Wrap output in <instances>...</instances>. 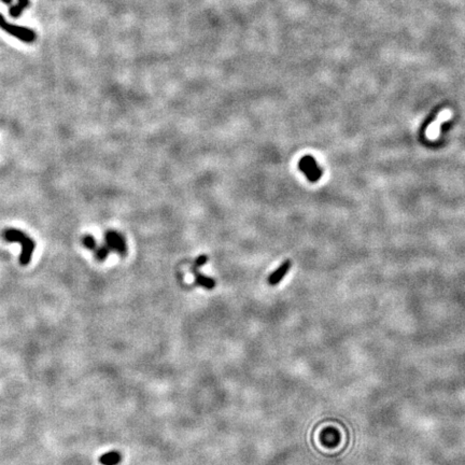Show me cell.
I'll list each match as a JSON object with an SVG mask.
<instances>
[{"label":"cell","instance_id":"cell-1","mask_svg":"<svg viewBox=\"0 0 465 465\" xmlns=\"http://www.w3.org/2000/svg\"><path fill=\"white\" fill-rule=\"evenodd\" d=\"M3 237L8 242L16 243L18 242L22 246V253H20L19 256V263L22 265H27L30 262V260H32V255L36 248V243L34 242V240L26 234H24L22 231L14 229H9L4 231Z\"/></svg>","mask_w":465,"mask_h":465},{"label":"cell","instance_id":"cell-5","mask_svg":"<svg viewBox=\"0 0 465 465\" xmlns=\"http://www.w3.org/2000/svg\"><path fill=\"white\" fill-rule=\"evenodd\" d=\"M291 265H292V263H291L290 260L284 261L280 266L277 268L275 272H273L271 274L270 277H268V279H267L268 284L272 285V286L277 285L286 276L289 271H290Z\"/></svg>","mask_w":465,"mask_h":465},{"label":"cell","instance_id":"cell-7","mask_svg":"<svg viewBox=\"0 0 465 465\" xmlns=\"http://www.w3.org/2000/svg\"><path fill=\"white\" fill-rule=\"evenodd\" d=\"M121 461L122 456L118 451H109L99 457V463L101 465H118Z\"/></svg>","mask_w":465,"mask_h":465},{"label":"cell","instance_id":"cell-6","mask_svg":"<svg viewBox=\"0 0 465 465\" xmlns=\"http://www.w3.org/2000/svg\"><path fill=\"white\" fill-rule=\"evenodd\" d=\"M194 273V278H195V283L206 289V290H212V289L215 287V281L212 278L207 277L201 273H198L196 270L193 271Z\"/></svg>","mask_w":465,"mask_h":465},{"label":"cell","instance_id":"cell-10","mask_svg":"<svg viewBox=\"0 0 465 465\" xmlns=\"http://www.w3.org/2000/svg\"><path fill=\"white\" fill-rule=\"evenodd\" d=\"M82 243H83L84 247H86L87 249L90 250H93V251H95L97 249V243H96V240L94 237H93L92 235H86L84 236L83 238H82Z\"/></svg>","mask_w":465,"mask_h":465},{"label":"cell","instance_id":"cell-2","mask_svg":"<svg viewBox=\"0 0 465 465\" xmlns=\"http://www.w3.org/2000/svg\"><path fill=\"white\" fill-rule=\"evenodd\" d=\"M298 169L303 172L307 180L312 183L318 182L321 179L323 170L319 166L317 161L312 155H305L298 162Z\"/></svg>","mask_w":465,"mask_h":465},{"label":"cell","instance_id":"cell-3","mask_svg":"<svg viewBox=\"0 0 465 465\" xmlns=\"http://www.w3.org/2000/svg\"><path fill=\"white\" fill-rule=\"evenodd\" d=\"M0 28L4 29L6 33L27 43H32L36 40V34L32 29L10 24L7 22L6 18L2 14H0Z\"/></svg>","mask_w":465,"mask_h":465},{"label":"cell","instance_id":"cell-9","mask_svg":"<svg viewBox=\"0 0 465 465\" xmlns=\"http://www.w3.org/2000/svg\"><path fill=\"white\" fill-rule=\"evenodd\" d=\"M110 251L111 250L109 249V247L107 245H105V246H102L100 248H97V249L95 250V256H96V258H97L98 261L102 262V261L106 260L108 254L110 253Z\"/></svg>","mask_w":465,"mask_h":465},{"label":"cell","instance_id":"cell-8","mask_svg":"<svg viewBox=\"0 0 465 465\" xmlns=\"http://www.w3.org/2000/svg\"><path fill=\"white\" fill-rule=\"evenodd\" d=\"M28 5L29 0H18L17 4L15 6H12L11 9H10V15L12 17H18L24 11V9L28 7Z\"/></svg>","mask_w":465,"mask_h":465},{"label":"cell","instance_id":"cell-11","mask_svg":"<svg viewBox=\"0 0 465 465\" xmlns=\"http://www.w3.org/2000/svg\"><path fill=\"white\" fill-rule=\"evenodd\" d=\"M208 261H209V257H208V255H205V254H203V255H200L198 257H196V260H195V262H194L193 270H196V268H198V267H201V266L205 265L207 262H208Z\"/></svg>","mask_w":465,"mask_h":465},{"label":"cell","instance_id":"cell-12","mask_svg":"<svg viewBox=\"0 0 465 465\" xmlns=\"http://www.w3.org/2000/svg\"><path fill=\"white\" fill-rule=\"evenodd\" d=\"M3 3H5L6 5H11L12 0H3Z\"/></svg>","mask_w":465,"mask_h":465},{"label":"cell","instance_id":"cell-4","mask_svg":"<svg viewBox=\"0 0 465 465\" xmlns=\"http://www.w3.org/2000/svg\"><path fill=\"white\" fill-rule=\"evenodd\" d=\"M106 245L111 251H116L120 255H125L127 252L125 239L116 231H108L106 233Z\"/></svg>","mask_w":465,"mask_h":465}]
</instances>
